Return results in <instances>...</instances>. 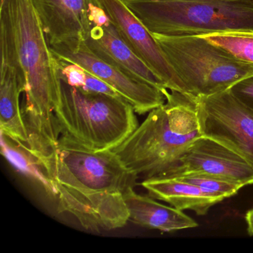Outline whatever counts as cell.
<instances>
[{"label":"cell","instance_id":"52a82bcc","mask_svg":"<svg viewBox=\"0 0 253 253\" xmlns=\"http://www.w3.org/2000/svg\"><path fill=\"white\" fill-rule=\"evenodd\" d=\"M195 99L202 136L223 145L253 166V109L230 89Z\"/></svg>","mask_w":253,"mask_h":253},{"label":"cell","instance_id":"e0dca14e","mask_svg":"<svg viewBox=\"0 0 253 253\" xmlns=\"http://www.w3.org/2000/svg\"><path fill=\"white\" fill-rule=\"evenodd\" d=\"M2 154L19 171L41 185L50 196L57 198V189L42 164L26 145L17 143L1 133Z\"/></svg>","mask_w":253,"mask_h":253},{"label":"cell","instance_id":"30bf717a","mask_svg":"<svg viewBox=\"0 0 253 253\" xmlns=\"http://www.w3.org/2000/svg\"><path fill=\"white\" fill-rule=\"evenodd\" d=\"M89 21L84 42L93 53L137 81L168 90L126 43L97 0H91Z\"/></svg>","mask_w":253,"mask_h":253},{"label":"cell","instance_id":"3957f363","mask_svg":"<svg viewBox=\"0 0 253 253\" xmlns=\"http://www.w3.org/2000/svg\"><path fill=\"white\" fill-rule=\"evenodd\" d=\"M151 33L203 36L253 31V0H123Z\"/></svg>","mask_w":253,"mask_h":253},{"label":"cell","instance_id":"8992f818","mask_svg":"<svg viewBox=\"0 0 253 253\" xmlns=\"http://www.w3.org/2000/svg\"><path fill=\"white\" fill-rule=\"evenodd\" d=\"M45 169L54 184L86 193L124 194L137 180L112 150H90L63 136Z\"/></svg>","mask_w":253,"mask_h":253},{"label":"cell","instance_id":"7c38bea8","mask_svg":"<svg viewBox=\"0 0 253 253\" xmlns=\"http://www.w3.org/2000/svg\"><path fill=\"white\" fill-rule=\"evenodd\" d=\"M189 172L215 176L242 187L253 184V166L233 151L204 136L189 146L175 169L161 177Z\"/></svg>","mask_w":253,"mask_h":253},{"label":"cell","instance_id":"44dd1931","mask_svg":"<svg viewBox=\"0 0 253 253\" xmlns=\"http://www.w3.org/2000/svg\"><path fill=\"white\" fill-rule=\"evenodd\" d=\"M229 89L241 102L253 109V75L238 81Z\"/></svg>","mask_w":253,"mask_h":253},{"label":"cell","instance_id":"277c9868","mask_svg":"<svg viewBox=\"0 0 253 253\" xmlns=\"http://www.w3.org/2000/svg\"><path fill=\"white\" fill-rule=\"evenodd\" d=\"M152 35L193 98L226 91L253 75V65L237 60L202 36Z\"/></svg>","mask_w":253,"mask_h":253},{"label":"cell","instance_id":"ba28073f","mask_svg":"<svg viewBox=\"0 0 253 253\" xmlns=\"http://www.w3.org/2000/svg\"><path fill=\"white\" fill-rule=\"evenodd\" d=\"M50 49L57 58L78 65L109 84L134 107L138 115L149 113L166 103L164 91L134 79L105 61L93 53L84 41L53 45Z\"/></svg>","mask_w":253,"mask_h":253},{"label":"cell","instance_id":"5bb4252c","mask_svg":"<svg viewBox=\"0 0 253 253\" xmlns=\"http://www.w3.org/2000/svg\"><path fill=\"white\" fill-rule=\"evenodd\" d=\"M129 212V221L149 229L171 232L198 226V223L181 210L165 206L155 198L137 193L130 186L124 194Z\"/></svg>","mask_w":253,"mask_h":253},{"label":"cell","instance_id":"9a60e30c","mask_svg":"<svg viewBox=\"0 0 253 253\" xmlns=\"http://www.w3.org/2000/svg\"><path fill=\"white\" fill-rule=\"evenodd\" d=\"M148 195L181 210H192L198 215H205L220 199L208 192L176 177H158L143 180L140 183Z\"/></svg>","mask_w":253,"mask_h":253},{"label":"cell","instance_id":"d6986e66","mask_svg":"<svg viewBox=\"0 0 253 253\" xmlns=\"http://www.w3.org/2000/svg\"><path fill=\"white\" fill-rule=\"evenodd\" d=\"M202 37L237 60L253 65V31L220 32Z\"/></svg>","mask_w":253,"mask_h":253},{"label":"cell","instance_id":"ac0fdd59","mask_svg":"<svg viewBox=\"0 0 253 253\" xmlns=\"http://www.w3.org/2000/svg\"><path fill=\"white\" fill-rule=\"evenodd\" d=\"M56 60L60 80L66 84L88 92L105 94L112 97H123L109 84L87 72L81 66L57 57H56Z\"/></svg>","mask_w":253,"mask_h":253},{"label":"cell","instance_id":"8fae6325","mask_svg":"<svg viewBox=\"0 0 253 253\" xmlns=\"http://www.w3.org/2000/svg\"><path fill=\"white\" fill-rule=\"evenodd\" d=\"M58 211L75 216L83 227L101 232L124 227L129 212L122 192H79L55 184Z\"/></svg>","mask_w":253,"mask_h":253},{"label":"cell","instance_id":"2e32d148","mask_svg":"<svg viewBox=\"0 0 253 253\" xmlns=\"http://www.w3.org/2000/svg\"><path fill=\"white\" fill-rule=\"evenodd\" d=\"M0 81V129L17 143L27 144L28 134L20 104L23 93L15 72L1 66Z\"/></svg>","mask_w":253,"mask_h":253},{"label":"cell","instance_id":"ffe728a7","mask_svg":"<svg viewBox=\"0 0 253 253\" xmlns=\"http://www.w3.org/2000/svg\"><path fill=\"white\" fill-rule=\"evenodd\" d=\"M176 178L201 188L204 192L223 201L233 196L243 188L240 185L223 180L220 177L199 172H189L175 176Z\"/></svg>","mask_w":253,"mask_h":253},{"label":"cell","instance_id":"5b68a950","mask_svg":"<svg viewBox=\"0 0 253 253\" xmlns=\"http://www.w3.org/2000/svg\"><path fill=\"white\" fill-rule=\"evenodd\" d=\"M169 115L165 103L149 112L135 131L112 149L137 179L168 174L180 164L186 149L202 134L183 132Z\"/></svg>","mask_w":253,"mask_h":253},{"label":"cell","instance_id":"6da1fadb","mask_svg":"<svg viewBox=\"0 0 253 253\" xmlns=\"http://www.w3.org/2000/svg\"><path fill=\"white\" fill-rule=\"evenodd\" d=\"M1 66L12 69L26 95L22 108L29 152L45 165L60 137L54 110L61 80L32 0H0Z\"/></svg>","mask_w":253,"mask_h":253},{"label":"cell","instance_id":"4fadbf2b","mask_svg":"<svg viewBox=\"0 0 253 253\" xmlns=\"http://www.w3.org/2000/svg\"><path fill=\"white\" fill-rule=\"evenodd\" d=\"M49 46L84 41L91 0H32Z\"/></svg>","mask_w":253,"mask_h":253},{"label":"cell","instance_id":"9c48e42d","mask_svg":"<svg viewBox=\"0 0 253 253\" xmlns=\"http://www.w3.org/2000/svg\"><path fill=\"white\" fill-rule=\"evenodd\" d=\"M126 43L170 91L186 94L183 83L153 35L123 0H97Z\"/></svg>","mask_w":253,"mask_h":253},{"label":"cell","instance_id":"7402d4cb","mask_svg":"<svg viewBox=\"0 0 253 253\" xmlns=\"http://www.w3.org/2000/svg\"><path fill=\"white\" fill-rule=\"evenodd\" d=\"M245 221L247 223V232L250 236H253V208L248 210L246 213Z\"/></svg>","mask_w":253,"mask_h":253},{"label":"cell","instance_id":"7a4b0ae2","mask_svg":"<svg viewBox=\"0 0 253 253\" xmlns=\"http://www.w3.org/2000/svg\"><path fill=\"white\" fill-rule=\"evenodd\" d=\"M134 107L123 97L88 92L61 81L54 110L60 136L92 151L112 150L140 125Z\"/></svg>","mask_w":253,"mask_h":253}]
</instances>
